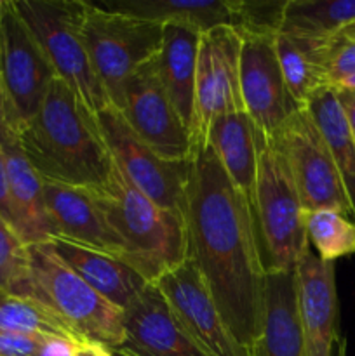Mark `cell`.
<instances>
[{"instance_id":"obj_1","label":"cell","mask_w":355,"mask_h":356,"mask_svg":"<svg viewBox=\"0 0 355 356\" xmlns=\"http://www.w3.org/2000/svg\"><path fill=\"white\" fill-rule=\"evenodd\" d=\"M184 221L188 259L230 332L251 355L263 329L267 270L253 211L207 145L190 160Z\"/></svg>"},{"instance_id":"obj_2","label":"cell","mask_w":355,"mask_h":356,"mask_svg":"<svg viewBox=\"0 0 355 356\" xmlns=\"http://www.w3.org/2000/svg\"><path fill=\"white\" fill-rule=\"evenodd\" d=\"M28 160L42 181L100 193L113 174V159L97 122L73 90L56 79L37 113L17 129Z\"/></svg>"},{"instance_id":"obj_3","label":"cell","mask_w":355,"mask_h":356,"mask_svg":"<svg viewBox=\"0 0 355 356\" xmlns=\"http://www.w3.org/2000/svg\"><path fill=\"white\" fill-rule=\"evenodd\" d=\"M96 200L125 247V264L148 284L188 259L187 221L141 193L115 163L113 174Z\"/></svg>"},{"instance_id":"obj_4","label":"cell","mask_w":355,"mask_h":356,"mask_svg":"<svg viewBox=\"0 0 355 356\" xmlns=\"http://www.w3.org/2000/svg\"><path fill=\"white\" fill-rule=\"evenodd\" d=\"M254 221L267 273L292 271L310 249L305 211L284 152L274 136L260 132Z\"/></svg>"},{"instance_id":"obj_5","label":"cell","mask_w":355,"mask_h":356,"mask_svg":"<svg viewBox=\"0 0 355 356\" xmlns=\"http://www.w3.org/2000/svg\"><path fill=\"white\" fill-rule=\"evenodd\" d=\"M30 298L51 309L80 341L117 350L125 341L124 312L101 298L61 257L51 242L31 243Z\"/></svg>"},{"instance_id":"obj_6","label":"cell","mask_w":355,"mask_h":356,"mask_svg":"<svg viewBox=\"0 0 355 356\" xmlns=\"http://www.w3.org/2000/svg\"><path fill=\"white\" fill-rule=\"evenodd\" d=\"M14 7L47 54L61 79L82 106L97 117L110 99L97 80L87 54L82 26L87 2L84 0H13Z\"/></svg>"},{"instance_id":"obj_7","label":"cell","mask_w":355,"mask_h":356,"mask_svg":"<svg viewBox=\"0 0 355 356\" xmlns=\"http://www.w3.org/2000/svg\"><path fill=\"white\" fill-rule=\"evenodd\" d=\"M82 35L97 80L110 103L118 106L125 80L159 54L164 24L87 2Z\"/></svg>"},{"instance_id":"obj_8","label":"cell","mask_w":355,"mask_h":356,"mask_svg":"<svg viewBox=\"0 0 355 356\" xmlns=\"http://www.w3.org/2000/svg\"><path fill=\"white\" fill-rule=\"evenodd\" d=\"M58 79L47 54L14 7L0 2V90L6 113L16 129L38 111L49 87Z\"/></svg>"},{"instance_id":"obj_9","label":"cell","mask_w":355,"mask_h":356,"mask_svg":"<svg viewBox=\"0 0 355 356\" xmlns=\"http://www.w3.org/2000/svg\"><path fill=\"white\" fill-rule=\"evenodd\" d=\"M96 122L111 159L127 179L157 205L184 216L190 160L171 162L157 155L113 104L101 110Z\"/></svg>"},{"instance_id":"obj_10","label":"cell","mask_w":355,"mask_h":356,"mask_svg":"<svg viewBox=\"0 0 355 356\" xmlns=\"http://www.w3.org/2000/svg\"><path fill=\"white\" fill-rule=\"evenodd\" d=\"M284 152L303 211L329 209L352 219L341 177L329 148L306 108H299L274 136Z\"/></svg>"},{"instance_id":"obj_11","label":"cell","mask_w":355,"mask_h":356,"mask_svg":"<svg viewBox=\"0 0 355 356\" xmlns=\"http://www.w3.org/2000/svg\"><path fill=\"white\" fill-rule=\"evenodd\" d=\"M240 49L242 38L233 28L218 26L202 33L190 125L194 152L207 145L209 127L216 118L246 111L240 94Z\"/></svg>"},{"instance_id":"obj_12","label":"cell","mask_w":355,"mask_h":356,"mask_svg":"<svg viewBox=\"0 0 355 356\" xmlns=\"http://www.w3.org/2000/svg\"><path fill=\"white\" fill-rule=\"evenodd\" d=\"M155 58L125 80L115 108L157 155L171 162H187L194 156L190 131L160 82Z\"/></svg>"},{"instance_id":"obj_13","label":"cell","mask_w":355,"mask_h":356,"mask_svg":"<svg viewBox=\"0 0 355 356\" xmlns=\"http://www.w3.org/2000/svg\"><path fill=\"white\" fill-rule=\"evenodd\" d=\"M188 336L209 356H251L223 320L200 271L190 259L155 282Z\"/></svg>"},{"instance_id":"obj_14","label":"cell","mask_w":355,"mask_h":356,"mask_svg":"<svg viewBox=\"0 0 355 356\" xmlns=\"http://www.w3.org/2000/svg\"><path fill=\"white\" fill-rule=\"evenodd\" d=\"M240 94L244 110L258 131L275 136L287 118L301 106L285 87L275 37H240Z\"/></svg>"},{"instance_id":"obj_15","label":"cell","mask_w":355,"mask_h":356,"mask_svg":"<svg viewBox=\"0 0 355 356\" xmlns=\"http://www.w3.org/2000/svg\"><path fill=\"white\" fill-rule=\"evenodd\" d=\"M294 273L306 356H345L334 264L319 259L308 249L296 264Z\"/></svg>"},{"instance_id":"obj_16","label":"cell","mask_w":355,"mask_h":356,"mask_svg":"<svg viewBox=\"0 0 355 356\" xmlns=\"http://www.w3.org/2000/svg\"><path fill=\"white\" fill-rule=\"evenodd\" d=\"M42 184L54 238H65L125 263L124 243L108 225L94 191L51 181Z\"/></svg>"},{"instance_id":"obj_17","label":"cell","mask_w":355,"mask_h":356,"mask_svg":"<svg viewBox=\"0 0 355 356\" xmlns=\"http://www.w3.org/2000/svg\"><path fill=\"white\" fill-rule=\"evenodd\" d=\"M0 149L6 163L16 232L28 245L51 242L54 238V232L45 211L42 177L35 172L33 165L24 153L19 132L7 118L2 90H0Z\"/></svg>"},{"instance_id":"obj_18","label":"cell","mask_w":355,"mask_h":356,"mask_svg":"<svg viewBox=\"0 0 355 356\" xmlns=\"http://www.w3.org/2000/svg\"><path fill=\"white\" fill-rule=\"evenodd\" d=\"M125 341L120 348L136 356H209L187 334L169 302L153 284L124 309Z\"/></svg>"},{"instance_id":"obj_19","label":"cell","mask_w":355,"mask_h":356,"mask_svg":"<svg viewBox=\"0 0 355 356\" xmlns=\"http://www.w3.org/2000/svg\"><path fill=\"white\" fill-rule=\"evenodd\" d=\"M251 356H306L294 270L267 273L263 329Z\"/></svg>"},{"instance_id":"obj_20","label":"cell","mask_w":355,"mask_h":356,"mask_svg":"<svg viewBox=\"0 0 355 356\" xmlns=\"http://www.w3.org/2000/svg\"><path fill=\"white\" fill-rule=\"evenodd\" d=\"M260 131L246 111L221 115L211 124L207 146L221 162L233 186L244 195L254 216Z\"/></svg>"},{"instance_id":"obj_21","label":"cell","mask_w":355,"mask_h":356,"mask_svg":"<svg viewBox=\"0 0 355 356\" xmlns=\"http://www.w3.org/2000/svg\"><path fill=\"white\" fill-rule=\"evenodd\" d=\"M51 245L86 284L120 312L148 285L138 271L108 254L77 245L65 238H52Z\"/></svg>"},{"instance_id":"obj_22","label":"cell","mask_w":355,"mask_h":356,"mask_svg":"<svg viewBox=\"0 0 355 356\" xmlns=\"http://www.w3.org/2000/svg\"><path fill=\"white\" fill-rule=\"evenodd\" d=\"M200 37V31L184 24H164L162 47L155 58L160 82L188 131L194 115Z\"/></svg>"},{"instance_id":"obj_23","label":"cell","mask_w":355,"mask_h":356,"mask_svg":"<svg viewBox=\"0 0 355 356\" xmlns=\"http://www.w3.org/2000/svg\"><path fill=\"white\" fill-rule=\"evenodd\" d=\"M101 9L146 21L190 26L200 33L232 26L233 0H100Z\"/></svg>"},{"instance_id":"obj_24","label":"cell","mask_w":355,"mask_h":356,"mask_svg":"<svg viewBox=\"0 0 355 356\" xmlns=\"http://www.w3.org/2000/svg\"><path fill=\"white\" fill-rule=\"evenodd\" d=\"M306 111L322 134L338 174L341 177L348 204L352 209V221L355 222V139L348 129L333 87H322L306 101Z\"/></svg>"},{"instance_id":"obj_25","label":"cell","mask_w":355,"mask_h":356,"mask_svg":"<svg viewBox=\"0 0 355 356\" xmlns=\"http://www.w3.org/2000/svg\"><path fill=\"white\" fill-rule=\"evenodd\" d=\"M326 44L327 40H310L285 33L275 35V51L285 87L298 106L303 108L313 92L329 87L324 72Z\"/></svg>"},{"instance_id":"obj_26","label":"cell","mask_w":355,"mask_h":356,"mask_svg":"<svg viewBox=\"0 0 355 356\" xmlns=\"http://www.w3.org/2000/svg\"><path fill=\"white\" fill-rule=\"evenodd\" d=\"M355 21V0H285L278 33L329 40Z\"/></svg>"},{"instance_id":"obj_27","label":"cell","mask_w":355,"mask_h":356,"mask_svg":"<svg viewBox=\"0 0 355 356\" xmlns=\"http://www.w3.org/2000/svg\"><path fill=\"white\" fill-rule=\"evenodd\" d=\"M0 332L80 341L40 301L13 294H0Z\"/></svg>"},{"instance_id":"obj_28","label":"cell","mask_w":355,"mask_h":356,"mask_svg":"<svg viewBox=\"0 0 355 356\" xmlns=\"http://www.w3.org/2000/svg\"><path fill=\"white\" fill-rule=\"evenodd\" d=\"M305 228L308 243L326 263L355 252V222L345 214L329 209L305 212Z\"/></svg>"},{"instance_id":"obj_29","label":"cell","mask_w":355,"mask_h":356,"mask_svg":"<svg viewBox=\"0 0 355 356\" xmlns=\"http://www.w3.org/2000/svg\"><path fill=\"white\" fill-rule=\"evenodd\" d=\"M0 294L30 298L28 243L2 216H0Z\"/></svg>"},{"instance_id":"obj_30","label":"cell","mask_w":355,"mask_h":356,"mask_svg":"<svg viewBox=\"0 0 355 356\" xmlns=\"http://www.w3.org/2000/svg\"><path fill=\"white\" fill-rule=\"evenodd\" d=\"M285 0H233L232 26L239 37H275Z\"/></svg>"},{"instance_id":"obj_31","label":"cell","mask_w":355,"mask_h":356,"mask_svg":"<svg viewBox=\"0 0 355 356\" xmlns=\"http://www.w3.org/2000/svg\"><path fill=\"white\" fill-rule=\"evenodd\" d=\"M324 72L329 87H338L355 75V40L336 35L327 40L324 51Z\"/></svg>"},{"instance_id":"obj_32","label":"cell","mask_w":355,"mask_h":356,"mask_svg":"<svg viewBox=\"0 0 355 356\" xmlns=\"http://www.w3.org/2000/svg\"><path fill=\"white\" fill-rule=\"evenodd\" d=\"M47 337L0 332V356H33Z\"/></svg>"},{"instance_id":"obj_33","label":"cell","mask_w":355,"mask_h":356,"mask_svg":"<svg viewBox=\"0 0 355 356\" xmlns=\"http://www.w3.org/2000/svg\"><path fill=\"white\" fill-rule=\"evenodd\" d=\"M336 94L338 104H340L343 117L347 120L348 129L352 132V138L355 139V90L347 89V87H333Z\"/></svg>"},{"instance_id":"obj_34","label":"cell","mask_w":355,"mask_h":356,"mask_svg":"<svg viewBox=\"0 0 355 356\" xmlns=\"http://www.w3.org/2000/svg\"><path fill=\"white\" fill-rule=\"evenodd\" d=\"M0 216H2L9 225L14 226V212H13V204H10L9 184H7L6 163H3L2 149H0ZM14 228H16V226H14Z\"/></svg>"},{"instance_id":"obj_35","label":"cell","mask_w":355,"mask_h":356,"mask_svg":"<svg viewBox=\"0 0 355 356\" xmlns=\"http://www.w3.org/2000/svg\"><path fill=\"white\" fill-rule=\"evenodd\" d=\"M79 341L61 339V337H47L40 350L33 356H73V348Z\"/></svg>"},{"instance_id":"obj_36","label":"cell","mask_w":355,"mask_h":356,"mask_svg":"<svg viewBox=\"0 0 355 356\" xmlns=\"http://www.w3.org/2000/svg\"><path fill=\"white\" fill-rule=\"evenodd\" d=\"M73 356H113V351L94 341H79L73 348Z\"/></svg>"},{"instance_id":"obj_37","label":"cell","mask_w":355,"mask_h":356,"mask_svg":"<svg viewBox=\"0 0 355 356\" xmlns=\"http://www.w3.org/2000/svg\"><path fill=\"white\" fill-rule=\"evenodd\" d=\"M341 35H345V37H348V38H354L355 40V21L352 24H348V26L341 31Z\"/></svg>"},{"instance_id":"obj_38","label":"cell","mask_w":355,"mask_h":356,"mask_svg":"<svg viewBox=\"0 0 355 356\" xmlns=\"http://www.w3.org/2000/svg\"><path fill=\"white\" fill-rule=\"evenodd\" d=\"M338 87H347V89L355 90V75H354V76H350V79L345 80V82H343V83H340V86H338Z\"/></svg>"},{"instance_id":"obj_39","label":"cell","mask_w":355,"mask_h":356,"mask_svg":"<svg viewBox=\"0 0 355 356\" xmlns=\"http://www.w3.org/2000/svg\"><path fill=\"white\" fill-rule=\"evenodd\" d=\"M113 351V356H136L134 353H131V351L124 350V348H117V350H111Z\"/></svg>"},{"instance_id":"obj_40","label":"cell","mask_w":355,"mask_h":356,"mask_svg":"<svg viewBox=\"0 0 355 356\" xmlns=\"http://www.w3.org/2000/svg\"><path fill=\"white\" fill-rule=\"evenodd\" d=\"M0 2H2V0H0Z\"/></svg>"}]
</instances>
